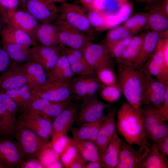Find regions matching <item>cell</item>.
I'll list each match as a JSON object with an SVG mask.
<instances>
[{"mask_svg": "<svg viewBox=\"0 0 168 168\" xmlns=\"http://www.w3.org/2000/svg\"><path fill=\"white\" fill-rule=\"evenodd\" d=\"M61 51V47L59 46L37 44L30 48L31 60L40 64L47 74L54 66Z\"/></svg>", "mask_w": 168, "mask_h": 168, "instance_id": "cell-15", "label": "cell"}, {"mask_svg": "<svg viewBox=\"0 0 168 168\" xmlns=\"http://www.w3.org/2000/svg\"><path fill=\"white\" fill-rule=\"evenodd\" d=\"M95 73L97 79L102 84L110 86L117 83V77L110 67L100 68Z\"/></svg>", "mask_w": 168, "mask_h": 168, "instance_id": "cell-45", "label": "cell"}, {"mask_svg": "<svg viewBox=\"0 0 168 168\" xmlns=\"http://www.w3.org/2000/svg\"><path fill=\"white\" fill-rule=\"evenodd\" d=\"M79 154L77 148L69 138L64 148L60 154L61 160L65 168H68Z\"/></svg>", "mask_w": 168, "mask_h": 168, "instance_id": "cell-43", "label": "cell"}, {"mask_svg": "<svg viewBox=\"0 0 168 168\" xmlns=\"http://www.w3.org/2000/svg\"><path fill=\"white\" fill-rule=\"evenodd\" d=\"M1 18L6 25L22 30L28 33L33 38L35 31L39 23L25 10L16 9L9 11Z\"/></svg>", "mask_w": 168, "mask_h": 168, "instance_id": "cell-11", "label": "cell"}, {"mask_svg": "<svg viewBox=\"0 0 168 168\" xmlns=\"http://www.w3.org/2000/svg\"><path fill=\"white\" fill-rule=\"evenodd\" d=\"M78 108L72 105L66 109L54 118L52 124V145L60 138L66 134L75 120Z\"/></svg>", "mask_w": 168, "mask_h": 168, "instance_id": "cell-16", "label": "cell"}, {"mask_svg": "<svg viewBox=\"0 0 168 168\" xmlns=\"http://www.w3.org/2000/svg\"><path fill=\"white\" fill-rule=\"evenodd\" d=\"M16 122L30 130L48 142L52 132V124L49 118L44 117L30 110L23 112Z\"/></svg>", "mask_w": 168, "mask_h": 168, "instance_id": "cell-7", "label": "cell"}, {"mask_svg": "<svg viewBox=\"0 0 168 168\" xmlns=\"http://www.w3.org/2000/svg\"><path fill=\"white\" fill-rule=\"evenodd\" d=\"M116 111L114 109H109L99 131L96 144L102 159L105 149L116 132L114 117Z\"/></svg>", "mask_w": 168, "mask_h": 168, "instance_id": "cell-22", "label": "cell"}, {"mask_svg": "<svg viewBox=\"0 0 168 168\" xmlns=\"http://www.w3.org/2000/svg\"><path fill=\"white\" fill-rule=\"evenodd\" d=\"M133 36L120 41L107 49L111 57L114 58L118 63L124 51L131 43Z\"/></svg>", "mask_w": 168, "mask_h": 168, "instance_id": "cell-46", "label": "cell"}, {"mask_svg": "<svg viewBox=\"0 0 168 168\" xmlns=\"http://www.w3.org/2000/svg\"><path fill=\"white\" fill-rule=\"evenodd\" d=\"M18 110L16 103L5 93L0 91V137L8 138L15 133Z\"/></svg>", "mask_w": 168, "mask_h": 168, "instance_id": "cell-6", "label": "cell"}, {"mask_svg": "<svg viewBox=\"0 0 168 168\" xmlns=\"http://www.w3.org/2000/svg\"><path fill=\"white\" fill-rule=\"evenodd\" d=\"M23 168H42L44 167L39 159L37 158H30L25 161L21 165Z\"/></svg>", "mask_w": 168, "mask_h": 168, "instance_id": "cell-53", "label": "cell"}, {"mask_svg": "<svg viewBox=\"0 0 168 168\" xmlns=\"http://www.w3.org/2000/svg\"><path fill=\"white\" fill-rule=\"evenodd\" d=\"M70 106L69 102L68 100L61 102H53L38 98L33 99L26 110H31L46 118H54Z\"/></svg>", "mask_w": 168, "mask_h": 168, "instance_id": "cell-23", "label": "cell"}, {"mask_svg": "<svg viewBox=\"0 0 168 168\" xmlns=\"http://www.w3.org/2000/svg\"><path fill=\"white\" fill-rule=\"evenodd\" d=\"M54 21L57 29L58 45L61 48L68 47L83 52L94 39L63 21L57 19Z\"/></svg>", "mask_w": 168, "mask_h": 168, "instance_id": "cell-4", "label": "cell"}, {"mask_svg": "<svg viewBox=\"0 0 168 168\" xmlns=\"http://www.w3.org/2000/svg\"><path fill=\"white\" fill-rule=\"evenodd\" d=\"M57 35V27L54 23H39L35 31L33 39L41 45L57 46H59Z\"/></svg>", "mask_w": 168, "mask_h": 168, "instance_id": "cell-29", "label": "cell"}, {"mask_svg": "<svg viewBox=\"0 0 168 168\" xmlns=\"http://www.w3.org/2000/svg\"><path fill=\"white\" fill-rule=\"evenodd\" d=\"M116 128L125 140L148 151L151 144L147 138L144 129L141 108L136 109L124 103L116 113Z\"/></svg>", "mask_w": 168, "mask_h": 168, "instance_id": "cell-1", "label": "cell"}, {"mask_svg": "<svg viewBox=\"0 0 168 168\" xmlns=\"http://www.w3.org/2000/svg\"><path fill=\"white\" fill-rule=\"evenodd\" d=\"M19 5L18 0H0L1 17L8 12L17 9Z\"/></svg>", "mask_w": 168, "mask_h": 168, "instance_id": "cell-49", "label": "cell"}, {"mask_svg": "<svg viewBox=\"0 0 168 168\" xmlns=\"http://www.w3.org/2000/svg\"><path fill=\"white\" fill-rule=\"evenodd\" d=\"M101 85L96 75H79L69 82L71 94L78 97L95 95Z\"/></svg>", "mask_w": 168, "mask_h": 168, "instance_id": "cell-20", "label": "cell"}, {"mask_svg": "<svg viewBox=\"0 0 168 168\" xmlns=\"http://www.w3.org/2000/svg\"><path fill=\"white\" fill-rule=\"evenodd\" d=\"M58 19L63 21L87 35L94 38L93 29L90 24L87 10L82 5L67 2L61 3Z\"/></svg>", "mask_w": 168, "mask_h": 168, "instance_id": "cell-5", "label": "cell"}, {"mask_svg": "<svg viewBox=\"0 0 168 168\" xmlns=\"http://www.w3.org/2000/svg\"><path fill=\"white\" fill-rule=\"evenodd\" d=\"M133 35L123 25L113 27L110 28L107 33L104 45L108 49L119 41Z\"/></svg>", "mask_w": 168, "mask_h": 168, "instance_id": "cell-37", "label": "cell"}, {"mask_svg": "<svg viewBox=\"0 0 168 168\" xmlns=\"http://www.w3.org/2000/svg\"><path fill=\"white\" fill-rule=\"evenodd\" d=\"M2 46L11 59L17 63L31 60L30 47L17 44L2 43Z\"/></svg>", "mask_w": 168, "mask_h": 168, "instance_id": "cell-33", "label": "cell"}, {"mask_svg": "<svg viewBox=\"0 0 168 168\" xmlns=\"http://www.w3.org/2000/svg\"><path fill=\"white\" fill-rule=\"evenodd\" d=\"M25 161L17 142L8 138H0V164L4 168L20 167Z\"/></svg>", "mask_w": 168, "mask_h": 168, "instance_id": "cell-13", "label": "cell"}, {"mask_svg": "<svg viewBox=\"0 0 168 168\" xmlns=\"http://www.w3.org/2000/svg\"><path fill=\"white\" fill-rule=\"evenodd\" d=\"M110 105L99 100L95 95L88 96L77 111L75 120L79 125L95 122L104 115L105 109Z\"/></svg>", "mask_w": 168, "mask_h": 168, "instance_id": "cell-10", "label": "cell"}, {"mask_svg": "<svg viewBox=\"0 0 168 168\" xmlns=\"http://www.w3.org/2000/svg\"><path fill=\"white\" fill-rule=\"evenodd\" d=\"M137 2L141 3H152L159 1L160 0H134Z\"/></svg>", "mask_w": 168, "mask_h": 168, "instance_id": "cell-59", "label": "cell"}, {"mask_svg": "<svg viewBox=\"0 0 168 168\" xmlns=\"http://www.w3.org/2000/svg\"><path fill=\"white\" fill-rule=\"evenodd\" d=\"M168 37V34H162L152 31L144 34L141 49L133 67L142 70L147 60L154 53L160 39Z\"/></svg>", "mask_w": 168, "mask_h": 168, "instance_id": "cell-21", "label": "cell"}, {"mask_svg": "<svg viewBox=\"0 0 168 168\" xmlns=\"http://www.w3.org/2000/svg\"><path fill=\"white\" fill-rule=\"evenodd\" d=\"M166 122L163 121L154 128L146 135L147 138L152 141H156L168 136V125Z\"/></svg>", "mask_w": 168, "mask_h": 168, "instance_id": "cell-47", "label": "cell"}, {"mask_svg": "<svg viewBox=\"0 0 168 168\" xmlns=\"http://www.w3.org/2000/svg\"><path fill=\"white\" fill-rule=\"evenodd\" d=\"M142 117L146 136L162 121L155 113L154 107L150 105H144L141 108Z\"/></svg>", "mask_w": 168, "mask_h": 168, "instance_id": "cell-39", "label": "cell"}, {"mask_svg": "<svg viewBox=\"0 0 168 168\" xmlns=\"http://www.w3.org/2000/svg\"><path fill=\"white\" fill-rule=\"evenodd\" d=\"M122 25L134 35L148 26L147 13H139L129 17Z\"/></svg>", "mask_w": 168, "mask_h": 168, "instance_id": "cell-41", "label": "cell"}, {"mask_svg": "<svg viewBox=\"0 0 168 168\" xmlns=\"http://www.w3.org/2000/svg\"><path fill=\"white\" fill-rule=\"evenodd\" d=\"M151 145L166 156L168 155V136L158 140L152 141Z\"/></svg>", "mask_w": 168, "mask_h": 168, "instance_id": "cell-52", "label": "cell"}, {"mask_svg": "<svg viewBox=\"0 0 168 168\" xmlns=\"http://www.w3.org/2000/svg\"><path fill=\"white\" fill-rule=\"evenodd\" d=\"M87 10L92 8L95 0H78Z\"/></svg>", "mask_w": 168, "mask_h": 168, "instance_id": "cell-57", "label": "cell"}, {"mask_svg": "<svg viewBox=\"0 0 168 168\" xmlns=\"http://www.w3.org/2000/svg\"><path fill=\"white\" fill-rule=\"evenodd\" d=\"M144 34L133 36L132 40L123 54L118 64L133 66L140 52Z\"/></svg>", "mask_w": 168, "mask_h": 168, "instance_id": "cell-34", "label": "cell"}, {"mask_svg": "<svg viewBox=\"0 0 168 168\" xmlns=\"http://www.w3.org/2000/svg\"><path fill=\"white\" fill-rule=\"evenodd\" d=\"M150 151L140 147L136 150L132 144L125 140L122 141L116 168H138L141 161Z\"/></svg>", "mask_w": 168, "mask_h": 168, "instance_id": "cell-18", "label": "cell"}, {"mask_svg": "<svg viewBox=\"0 0 168 168\" xmlns=\"http://www.w3.org/2000/svg\"><path fill=\"white\" fill-rule=\"evenodd\" d=\"M14 134L25 161L30 158L39 159L46 148L52 146L51 142L44 141L36 133L17 122Z\"/></svg>", "mask_w": 168, "mask_h": 168, "instance_id": "cell-3", "label": "cell"}, {"mask_svg": "<svg viewBox=\"0 0 168 168\" xmlns=\"http://www.w3.org/2000/svg\"><path fill=\"white\" fill-rule=\"evenodd\" d=\"M19 5L22 6L23 7H24L26 3L28 1V0H18Z\"/></svg>", "mask_w": 168, "mask_h": 168, "instance_id": "cell-61", "label": "cell"}, {"mask_svg": "<svg viewBox=\"0 0 168 168\" xmlns=\"http://www.w3.org/2000/svg\"><path fill=\"white\" fill-rule=\"evenodd\" d=\"M3 92L16 103L18 109L22 112L29 107L33 100L32 88L28 84Z\"/></svg>", "mask_w": 168, "mask_h": 168, "instance_id": "cell-30", "label": "cell"}, {"mask_svg": "<svg viewBox=\"0 0 168 168\" xmlns=\"http://www.w3.org/2000/svg\"><path fill=\"white\" fill-rule=\"evenodd\" d=\"M49 1L54 3L56 2L62 3L64 2H67L70 0H48Z\"/></svg>", "mask_w": 168, "mask_h": 168, "instance_id": "cell-60", "label": "cell"}, {"mask_svg": "<svg viewBox=\"0 0 168 168\" xmlns=\"http://www.w3.org/2000/svg\"><path fill=\"white\" fill-rule=\"evenodd\" d=\"M102 167V162L101 161H95L90 162L86 164L85 168H100Z\"/></svg>", "mask_w": 168, "mask_h": 168, "instance_id": "cell-58", "label": "cell"}, {"mask_svg": "<svg viewBox=\"0 0 168 168\" xmlns=\"http://www.w3.org/2000/svg\"><path fill=\"white\" fill-rule=\"evenodd\" d=\"M148 14V26L151 31L162 34L168 33V15L164 11L162 2L152 7Z\"/></svg>", "mask_w": 168, "mask_h": 168, "instance_id": "cell-26", "label": "cell"}, {"mask_svg": "<svg viewBox=\"0 0 168 168\" xmlns=\"http://www.w3.org/2000/svg\"><path fill=\"white\" fill-rule=\"evenodd\" d=\"M155 112L161 120L168 121V89L166 90L162 105L160 108L154 107Z\"/></svg>", "mask_w": 168, "mask_h": 168, "instance_id": "cell-50", "label": "cell"}, {"mask_svg": "<svg viewBox=\"0 0 168 168\" xmlns=\"http://www.w3.org/2000/svg\"><path fill=\"white\" fill-rule=\"evenodd\" d=\"M128 0H95L92 8L105 15L114 14L118 12Z\"/></svg>", "mask_w": 168, "mask_h": 168, "instance_id": "cell-40", "label": "cell"}, {"mask_svg": "<svg viewBox=\"0 0 168 168\" xmlns=\"http://www.w3.org/2000/svg\"><path fill=\"white\" fill-rule=\"evenodd\" d=\"M14 62L10 68L0 76V91L5 92L28 84L22 65Z\"/></svg>", "mask_w": 168, "mask_h": 168, "instance_id": "cell-19", "label": "cell"}, {"mask_svg": "<svg viewBox=\"0 0 168 168\" xmlns=\"http://www.w3.org/2000/svg\"><path fill=\"white\" fill-rule=\"evenodd\" d=\"M0 168H4V167L3 166L0 164Z\"/></svg>", "mask_w": 168, "mask_h": 168, "instance_id": "cell-63", "label": "cell"}, {"mask_svg": "<svg viewBox=\"0 0 168 168\" xmlns=\"http://www.w3.org/2000/svg\"><path fill=\"white\" fill-rule=\"evenodd\" d=\"M100 95L104 100L110 103L114 102L120 99L121 92L118 83L115 85L106 86L101 84Z\"/></svg>", "mask_w": 168, "mask_h": 168, "instance_id": "cell-44", "label": "cell"}, {"mask_svg": "<svg viewBox=\"0 0 168 168\" xmlns=\"http://www.w3.org/2000/svg\"><path fill=\"white\" fill-rule=\"evenodd\" d=\"M52 146L46 148L41 155L39 160L44 168H49L54 163L58 161L59 155L54 150L50 148Z\"/></svg>", "mask_w": 168, "mask_h": 168, "instance_id": "cell-48", "label": "cell"}, {"mask_svg": "<svg viewBox=\"0 0 168 168\" xmlns=\"http://www.w3.org/2000/svg\"><path fill=\"white\" fill-rule=\"evenodd\" d=\"M61 50L66 55L74 75H95V72L86 60L83 52L66 47L61 48Z\"/></svg>", "mask_w": 168, "mask_h": 168, "instance_id": "cell-24", "label": "cell"}, {"mask_svg": "<svg viewBox=\"0 0 168 168\" xmlns=\"http://www.w3.org/2000/svg\"><path fill=\"white\" fill-rule=\"evenodd\" d=\"M132 10L131 4L128 1L124 3L119 11L111 15H105V20L107 29L117 26L124 21L128 17Z\"/></svg>", "mask_w": 168, "mask_h": 168, "instance_id": "cell-38", "label": "cell"}, {"mask_svg": "<svg viewBox=\"0 0 168 168\" xmlns=\"http://www.w3.org/2000/svg\"><path fill=\"white\" fill-rule=\"evenodd\" d=\"M105 115L95 122L86 123L81 125V127L73 134V137L84 140H90L95 142Z\"/></svg>", "mask_w": 168, "mask_h": 168, "instance_id": "cell-35", "label": "cell"}, {"mask_svg": "<svg viewBox=\"0 0 168 168\" xmlns=\"http://www.w3.org/2000/svg\"><path fill=\"white\" fill-rule=\"evenodd\" d=\"M3 23L2 21L1 17L0 15V35L1 30L3 26Z\"/></svg>", "mask_w": 168, "mask_h": 168, "instance_id": "cell-62", "label": "cell"}, {"mask_svg": "<svg viewBox=\"0 0 168 168\" xmlns=\"http://www.w3.org/2000/svg\"></svg>", "mask_w": 168, "mask_h": 168, "instance_id": "cell-64", "label": "cell"}, {"mask_svg": "<svg viewBox=\"0 0 168 168\" xmlns=\"http://www.w3.org/2000/svg\"><path fill=\"white\" fill-rule=\"evenodd\" d=\"M150 151L144 157L138 168H167V157L156 150L152 145Z\"/></svg>", "mask_w": 168, "mask_h": 168, "instance_id": "cell-36", "label": "cell"}, {"mask_svg": "<svg viewBox=\"0 0 168 168\" xmlns=\"http://www.w3.org/2000/svg\"><path fill=\"white\" fill-rule=\"evenodd\" d=\"M2 43L17 44L29 46L37 44L36 42L28 33L21 29L6 25L0 33Z\"/></svg>", "mask_w": 168, "mask_h": 168, "instance_id": "cell-27", "label": "cell"}, {"mask_svg": "<svg viewBox=\"0 0 168 168\" xmlns=\"http://www.w3.org/2000/svg\"><path fill=\"white\" fill-rule=\"evenodd\" d=\"M10 59L7 52L0 44V76L8 69Z\"/></svg>", "mask_w": 168, "mask_h": 168, "instance_id": "cell-51", "label": "cell"}, {"mask_svg": "<svg viewBox=\"0 0 168 168\" xmlns=\"http://www.w3.org/2000/svg\"><path fill=\"white\" fill-rule=\"evenodd\" d=\"M71 94L69 82H62L47 79L45 84L35 93L33 99L38 98L53 102L68 100Z\"/></svg>", "mask_w": 168, "mask_h": 168, "instance_id": "cell-12", "label": "cell"}, {"mask_svg": "<svg viewBox=\"0 0 168 168\" xmlns=\"http://www.w3.org/2000/svg\"><path fill=\"white\" fill-rule=\"evenodd\" d=\"M68 59L61 50L53 68L47 74V79L62 82H69L74 75Z\"/></svg>", "mask_w": 168, "mask_h": 168, "instance_id": "cell-28", "label": "cell"}, {"mask_svg": "<svg viewBox=\"0 0 168 168\" xmlns=\"http://www.w3.org/2000/svg\"><path fill=\"white\" fill-rule=\"evenodd\" d=\"M79 153L86 161H102L96 143L90 140H80L74 137L72 139Z\"/></svg>", "mask_w": 168, "mask_h": 168, "instance_id": "cell-32", "label": "cell"}, {"mask_svg": "<svg viewBox=\"0 0 168 168\" xmlns=\"http://www.w3.org/2000/svg\"><path fill=\"white\" fill-rule=\"evenodd\" d=\"M143 104L150 105L156 108L162 105L168 84L149 75L145 74Z\"/></svg>", "mask_w": 168, "mask_h": 168, "instance_id": "cell-9", "label": "cell"}, {"mask_svg": "<svg viewBox=\"0 0 168 168\" xmlns=\"http://www.w3.org/2000/svg\"><path fill=\"white\" fill-rule=\"evenodd\" d=\"M22 66L26 75L28 84L32 88L34 96L46 83L47 80L46 73L40 64L33 61L24 63Z\"/></svg>", "mask_w": 168, "mask_h": 168, "instance_id": "cell-25", "label": "cell"}, {"mask_svg": "<svg viewBox=\"0 0 168 168\" xmlns=\"http://www.w3.org/2000/svg\"><path fill=\"white\" fill-rule=\"evenodd\" d=\"M86 161L79 153L77 157L70 165L68 168H85Z\"/></svg>", "mask_w": 168, "mask_h": 168, "instance_id": "cell-55", "label": "cell"}, {"mask_svg": "<svg viewBox=\"0 0 168 168\" xmlns=\"http://www.w3.org/2000/svg\"><path fill=\"white\" fill-rule=\"evenodd\" d=\"M24 8L39 23L54 21L60 12L59 6L48 0H28Z\"/></svg>", "mask_w": 168, "mask_h": 168, "instance_id": "cell-8", "label": "cell"}, {"mask_svg": "<svg viewBox=\"0 0 168 168\" xmlns=\"http://www.w3.org/2000/svg\"><path fill=\"white\" fill-rule=\"evenodd\" d=\"M83 53L88 64L95 72L100 68L110 67L111 65V57L105 45L91 42Z\"/></svg>", "mask_w": 168, "mask_h": 168, "instance_id": "cell-14", "label": "cell"}, {"mask_svg": "<svg viewBox=\"0 0 168 168\" xmlns=\"http://www.w3.org/2000/svg\"><path fill=\"white\" fill-rule=\"evenodd\" d=\"M118 64L117 83L127 102L136 109L143 104L145 75L142 70Z\"/></svg>", "mask_w": 168, "mask_h": 168, "instance_id": "cell-2", "label": "cell"}, {"mask_svg": "<svg viewBox=\"0 0 168 168\" xmlns=\"http://www.w3.org/2000/svg\"><path fill=\"white\" fill-rule=\"evenodd\" d=\"M67 134L60 138L52 145L53 149L58 154H60L69 139Z\"/></svg>", "mask_w": 168, "mask_h": 168, "instance_id": "cell-54", "label": "cell"}, {"mask_svg": "<svg viewBox=\"0 0 168 168\" xmlns=\"http://www.w3.org/2000/svg\"><path fill=\"white\" fill-rule=\"evenodd\" d=\"M87 16L92 29L98 31H102L107 29L105 16L103 13L91 8L87 10Z\"/></svg>", "mask_w": 168, "mask_h": 168, "instance_id": "cell-42", "label": "cell"}, {"mask_svg": "<svg viewBox=\"0 0 168 168\" xmlns=\"http://www.w3.org/2000/svg\"><path fill=\"white\" fill-rule=\"evenodd\" d=\"M122 141L115 132L105 149L101 159L102 167L116 168L118 165Z\"/></svg>", "mask_w": 168, "mask_h": 168, "instance_id": "cell-31", "label": "cell"}, {"mask_svg": "<svg viewBox=\"0 0 168 168\" xmlns=\"http://www.w3.org/2000/svg\"><path fill=\"white\" fill-rule=\"evenodd\" d=\"M142 70L145 74L168 84V68L164 62L161 44L157 45L154 53L145 63Z\"/></svg>", "mask_w": 168, "mask_h": 168, "instance_id": "cell-17", "label": "cell"}, {"mask_svg": "<svg viewBox=\"0 0 168 168\" xmlns=\"http://www.w3.org/2000/svg\"><path fill=\"white\" fill-rule=\"evenodd\" d=\"M162 50L164 62L166 66L168 68V38L164 37L163 39Z\"/></svg>", "mask_w": 168, "mask_h": 168, "instance_id": "cell-56", "label": "cell"}]
</instances>
